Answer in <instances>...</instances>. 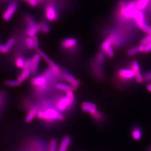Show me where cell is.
<instances>
[{
  "mask_svg": "<svg viewBox=\"0 0 151 151\" xmlns=\"http://www.w3.org/2000/svg\"><path fill=\"white\" fill-rule=\"evenodd\" d=\"M57 79L59 80L49 68L41 74L33 77L30 80V84L36 96H41L49 91L51 85L55 82Z\"/></svg>",
  "mask_w": 151,
  "mask_h": 151,
  "instance_id": "6da1fadb",
  "label": "cell"
},
{
  "mask_svg": "<svg viewBox=\"0 0 151 151\" xmlns=\"http://www.w3.org/2000/svg\"><path fill=\"white\" fill-rule=\"evenodd\" d=\"M52 100L54 107L60 112H64L69 109H71L74 104L66 94L55 95Z\"/></svg>",
  "mask_w": 151,
  "mask_h": 151,
  "instance_id": "7a4b0ae2",
  "label": "cell"
},
{
  "mask_svg": "<svg viewBox=\"0 0 151 151\" xmlns=\"http://www.w3.org/2000/svg\"><path fill=\"white\" fill-rule=\"evenodd\" d=\"M44 15L45 20L49 22H55L59 18V11L50 2H47L44 8Z\"/></svg>",
  "mask_w": 151,
  "mask_h": 151,
  "instance_id": "3957f363",
  "label": "cell"
},
{
  "mask_svg": "<svg viewBox=\"0 0 151 151\" xmlns=\"http://www.w3.org/2000/svg\"><path fill=\"white\" fill-rule=\"evenodd\" d=\"M43 110L44 111L43 120L48 122H52L55 120H63L64 119L62 114L55 107H49Z\"/></svg>",
  "mask_w": 151,
  "mask_h": 151,
  "instance_id": "277c9868",
  "label": "cell"
},
{
  "mask_svg": "<svg viewBox=\"0 0 151 151\" xmlns=\"http://www.w3.org/2000/svg\"><path fill=\"white\" fill-rule=\"evenodd\" d=\"M18 7V1L16 0H12L2 13V20L5 22L9 21L17 11Z\"/></svg>",
  "mask_w": 151,
  "mask_h": 151,
  "instance_id": "5b68a950",
  "label": "cell"
},
{
  "mask_svg": "<svg viewBox=\"0 0 151 151\" xmlns=\"http://www.w3.org/2000/svg\"><path fill=\"white\" fill-rule=\"evenodd\" d=\"M78 45V41L74 38H67L63 39L61 47L64 51H72Z\"/></svg>",
  "mask_w": 151,
  "mask_h": 151,
  "instance_id": "8992f818",
  "label": "cell"
},
{
  "mask_svg": "<svg viewBox=\"0 0 151 151\" xmlns=\"http://www.w3.org/2000/svg\"><path fill=\"white\" fill-rule=\"evenodd\" d=\"M118 75L120 79L126 81L132 80L134 78L135 73L131 68H123L118 71Z\"/></svg>",
  "mask_w": 151,
  "mask_h": 151,
  "instance_id": "52a82bcc",
  "label": "cell"
},
{
  "mask_svg": "<svg viewBox=\"0 0 151 151\" xmlns=\"http://www.w3.org/2000/svg\"><path fill=\"white\" fill-rule=\"evenodd\" d=\"M40 57L38 53L35 54L32 57V61H31V64L30 66V71L31 74H35L36 73L38 72V68H39V65L40 61Z\"/></svg>",
  "mask_w": 151,
  "mask_h": 151,
  "instance_id": "ba28073f",
  "label": "cell"
},
{
  "mask_svg": "<svg viewBox=\"0 0 151 151\" xmlns=\"http://www.w3.org/2000/svg\"><path fill=\"white\" fill-rule=\"evenodd\" d=\"M40 31V28L39 23H37L36 24L33 26L26 27L25 30V33L26 36L30 37L35 36Z\"/></svg>",
  "mask_w": 151,
  "mask_h": 151,
  "instance_id": "9c48e42d",
  "label": "cell"
},
{
  "mask_svg": "<svg viewBox=\"0 0 151 151\" xmlns=\"http://www.w3.org/2000/svg\"><path fill=\"white\" fill-rule=\"evenodd\" d=\"M62 80L68 83L71 85L72 84L77 80L70 72L62 68V73H61Z\"/></svg>",
  "mask_w": 151,
  "mask_h": 151,
  "instance_id": "30bf717a",
  "label": "cell"
},
{
  "mask_svg": "<svg viewBox=\"0 0 151 151\" xmlns=\"http://www.w3.org/2000/svg\"><path fill=\"white\" fill-rule=\"evenodd\" d=\"M38 110L39 109L36 107H33L29 110L25 118V121L27 123H29L34 120L36 116H37Z\"/></svg>",
  "mask_w": 151,
  "mask_h": 151,
  "instance_id": "8fae6325",
  "label": "cell"
},
{
  "mask_svg": "<svg viewBox=\"0 0 151 151\" xmlns=\"http://www.w3.org/2000/svg\"><path fill=\"white\" fill-rule=\"evenodd\" d=\"M31 74V73L30 68L23 69L20 73L18 74L17 80L22 84L25 80H27L29 77V76Z\"/></svg>",
  "mask_w": 151,
  "mask_h": 151,
  "instance_id": "7c38bea8",
  "label": "cell"
},
{
  "mask_svg": "<svg viewBox=\"0 0 151 151\" xmlns=\"http://www.w3.org/2000/svg\"><path fill=\"white\" fill-rule=\"evenodd\" d=\"M137 8L144 11L151 5V0H136L135 1Z\"/></svg>",
  "mask_w": 151,
  "mask_h": 151,
  "instance_id": "4fadbf2b",
  "label": "cell"
},
{
  "mask_svg": "<svg viewBox=\"0 0 151 151\" xmlns=\"http://www.w3.org/2000/svg\"><path fill=\"white\" fill-rule=\"evenodd\" d=\"M16 42V39L14 37L10 38L9 39L7 40L6 43L3 45V54L8 53L11 49L12 48L14 45L15 44Z\"/></svg>",
  "mask_w": 151,
  "mask_h": 151,
  "instance_id": "5bb4252c",
  "label": "cell"
},
{
  "mask_svg": "<svg viewBox=\"0 0 151 151\" xmlns=\"http://www.w3.org/2000/svg\"><path fill=\"white\" fill-rule=\"evenodd\" d=\"M25 59H24L23 55H21L18 53L15 56V59H14V63L15 66L18 68L23 70L24 67Z\"/></svg>",
  "mask_w": 151,
  "mask_h": 151,
  "instance_id": "9a60e30c",
  "label": "cell"
},
{
  "mask_svg": "<svg viewBox=\"0 0 151 151\" xmlns=\"http://www.w3.org/2000/svg\"><path fill=\"white\" fill-rule=\"evenodd\" d=\"M144 49H145V45L140 44V45H139L138 46H137L135 47H133V48L129 49L127 52V54L129 56H132L138 53L144 52Z\"/></svg>",
  "mask_w": 151,
  "mask_h": 151,
  "instance_id": "2e32d148",
  "label": "cell"
},
{
  "mask_svg": "<svg viewBox=\"0 0 151 151\" xmlns=\"http://www.w3.org/2000/svg\"><path fill=\"white\" fill-rule=\"evenodd\" d=\"M71 143V138L69 136H65L63 138L62 142L58 151H66Z\"/></svg>",
  "mask_w": 151,
  "mask_h": 151,
  "instance_id": "e0dca14e",
  "label": "cell"
},
{
  "mask_svg": "<svg viewBox=\"0 0 151 151\" xmlns=\"http://www.w3.org/2000/svg\"><path fill=\"white\" fill-rule=\"evenodd\" d=\"M55 88L57 89V90H59L61 91L66 92L68 91L72 90L71 86L65 84V83H57L55 85Z\"/></svg>",
  "mask_w": 151,
  "mask_h": 151,
  "instance_id": "ac0fdd59",
  "label": "cell"
},
{
  "mask_svg": "<svg viewBox=\"0 0 151 151\" xmlns=\"http://www.w3.org/2000/svg\"><path fill=\"white\" fill-rule=\"evenodd\" d=\"M40 31L44 34H47L50 32V26L48 23L44 20H42L39 23Z\"/></svg>",
  "mask_w": 151,
  "mask_h": 151,
  "instance_id": "d6986e66",
  "label": "cell"
},
{
  "mask_svg": "<svg viewBox=\"0 0 151 151\" xmlns=\"http://www.w3.org/2000/svg\"><path fill=\"white\" fill-rule=\"evenodd\" d=\"M24 44L29 50L31 51L34 49L33 37H30L27 36V37L24 39Z\"/></svg>",
  "mask_w": 151,
  "mask_h": 151,
  "instance_id": "ffe728a7",
  "label": "cell"
},
{
  "mask_svg": "<svg viewBox=\"0 0 151 151\" xmlns=\"http://www.w3.org/2000/svg\"><path fill=\"white\" fill-rule=\"evenodd\" d=\"M132 137L134 140L139 141L142 137V132L140 128H135L132 133Z\"/></svg>",
  "mask_w": 151,
  "mask_h": 151,
  "instance_id": "44dd1931",
  "label": "cell"
},
{
  "mask_svg": "<svg viewBox=\"0 0 151 151\" xmlns=\"http://www.w3.org/2000/svg\"><path fill=\"white\" fill-rule=\"evenodd\" d=\"M4 83L5 85L9 86V87H19L21 85V83L18 82V80H6L4 82Z\"/></svg>",
  "mask_w": 151,
  "mask_h": 151,
  "instance_id": "7402d4cb",
  "label": "cell"
},
{
  "mask_svg": "<svg viewBox=\"0 0 151 151\" xmlns=\"http://www.w3.org/2000/svg\"><path fill=\"white\" fill-rule=\"evenodd\" d=\"M36 53L39 54V55H40V58L44 61L45 62H46L50 58H49V57L43 51H42V50H40V49H38V50L36 51Z\"/></svg>",
  "mask_w": 151,
  "mask_h": 151,
  "instance_id": "603a6c76",
  "label": "cell"
},
{
  "mask_svg": "<svg viewBox=\"0 0 151 151\" xmlns=\"http://www.w3.org/2000/svg\"><path fill=\"white\" fill-rule=\"evenodd\" d=\"M96 59L97 63L100 64H102L104 62V60H105V54L103 53V52H100L96 55Z\"/></svg>",
  "mask_w": 151,
  "mask_h": 151,
  "instance_id": "cb8c5ba5",
  "label": "cell"
},
{
  "mask_svg": "<svg viewBox=\"0 0 151 151\" xmlns=\"http://www.w3.org/2000/svg\"><path fill=\"white\" fill-rule=\"evenodd\" d=\"M134 78L138 83H142L144 81V77L141 73V72H138L135 73Z\"/></svg>",
  "mask_w": 151,
  "mask_h": 151,
  "instance_id": "d4e9b609",
  "label": "cell"
},
{
  "mask_svg": "<svg viewBox=\"0 0 151 151\" xmlns=\"http://www.w3.org/2000/svg\"><path fill=\"white\" fill-rule=\"evenodd\" d=\"M131 69H132L134 73L140 72V66L139 63L137 61H133L131 64Z\"/></svg>",
  "mask_w": 151,
  "mask_h": 151,
  "instance_id": "484cf974",
  "label": "cell"
},
{
  "mask_svg": "<svg viewBox=\"0 0 151 151\" xmlns=\"http://www.w3.org/2000/svg\"><path fill=\"white\" fill-rule=\"evenodd\" d=\"M150 42H151V34H148V36H146V37L143 38L141 40L140 43L141 44L146 45Z\"/></svg>",
  "mask_w": 151,
  "mask_h": 151,
  "instance_id": "4316f807",
  "label": "cell"
},
{
  "mask_svg": "<svg viewBox=\"0 0 151 151\" xmlns=\"http://www.w3.org/2000/svg\"><path fill=\"white\" fill-rule=\"evenodd\" d=\"M27 3L31 8H36L38 5V1L37 0H25Z\"/></svg>",
  "mask_w": 151,
  "mask_h": 151,
  "instance_id": "83f0119b",
  "label": "cell"
},
{
  "mask_svg": "<svg viewBox=\"0 0 151 151\" xmlns=\"http://www.w3.org/2000/svg\"><path fill=\"white\" fill-rule=\"evenodd\" d=\"M104 52L107 54V57H109L110 58H113L114 57V51H113L111 46L107 48Z\"/></svg>",
  "mask_w": 151,
  "mask_h": 151,
  "instance_id": "f1b7e54d",
  "label": "cell"
},
{
  "mask_svg": "<svg viewBox=\"0 0 151 151\" xmlns=\"http://www.w3.org/2000/svg\"><path fill=\"white\" fill-rule=\"evenodd\" d=\"M57 141L55 139H52L50 142L49 151H56L57 148Z\"/></svg>",
  "mask_w": 151,
  "mask_h": 151,
  "instance_id": "f546056e",
  "label": "cell"
},
{
  "mask_svg": "<svg viewBox=\"0 0 151 151\" xmlns=\"http://www.w3.org/2000/svg\"><path fill=\"white\" fill-rule=\"evenodd\" d=\"M31 61H32V57H29V58L26 59L23 69L30 68L31 64Z\"/></svg>",
  "mask_w": 151,
  "mask_h": 151,
  "instance_id": "4dcf8cb0",
  "label": "cell"
},
{
  "mask_svg": "<svg viewBox=\"0 0 151 151\" xmlns=\"http://www.w3.org/2000/svg\"><path fill=\"white\" fill-rule=\"evenodd\" d=\"M80 84V80H76L71 85L72 90L73 91H75L76 90L77 88L79 87V85Z\"/></svg>",
  "mask_w": 151,
  "mask_h": 151,
  "instance_id": "1f68e13d",
  "label": "cell"
},
{
  "mask_svg": "<svg viewBox=\"0 0 151 151\" xmlns=\"http://www.w3.org/2000/svg\"><path fill=\"white\" fill-rule=\"evenodd\" d=\"M33 44H34V50H38L39 49V41L37 36H36L33 37Z\"/></svg>",
  "mask_w": 151,
  "mask_h": 151,
  "instance_id": "d6a6232c",
  "label": "cell"
},
{
  "mask_svg": "<svg viewBox=\"0 0 151 151\" xmlns=\"http://www.w3.org/2000/svg\"><path fill=\"white\" fill-rule=\"evenodd\" d=\"M143 77H144V80L151 81V71L147 72V73H146L144 75Z\"/></svg>",
  "mask_w": 151,
  "mask_h": 151,
  "instance_id": "836d02e7",
  "label": "cell"
},
{
  "mask_svg": "<svg viewBox=\"0 0 151 151\" xmlns=\"http://www.w3.org/2000/svg\"><path fill=\"white\" fill-rule=\"evenodd\" d=\"M151 52V42L145 45L144 53H149Z\"/></svg>",
  "mask_w": 151,
  "mask_h": 151,
  "instance_id": "e575fe53",
  "label": "cell"
},
{
  "mask_svg": "<svg viewBox=\"0 0 151 151\" xmlns=\"http://www.w3.org/2000/svg\"><path fill=\"white\" fill-rule=\"evenodd\" d=\"M3 44L0 42V53L3 54Z\"/></svg>",
  "mask_w": 151,
  "mask_h": 151,
  "instance_id": "d590c367",
  "label": "cell"
},
{
  "mask_svg": "<svg viewBox=\"0 0 151 151\" xmlns=\"http://www.w3.org/2000/svg\"><path fill=\"white\" fill-rule=\"evenodd\" d=\"M147 89L148 91H149L150 92H151V83H148L147 85Z\"/></svg>",
  "mask_w": 151,
  "mask_h": 151,
  "instance_id": "8d00e7d4",
  "label": "cell"
},
{
  "mask_svg": "<svg viewBox=\"0 0 151 151\" xmlns=\"http://www.w3.org/2000/svg\"><path fill=\"white\" fill-rule=\"evenodd\" d=\"M11 0H0V2H4L6 1H10Z\"/></svg>",
  "mask_w": 151,
  "mask_h": 151,
  "instance_id": "74e56055",
  "label": "cell"
},
{
  "mask_svg": "<svg viewBox=\"0 0 151 151\" xmlns=\"http://www.w3.org/2000/svg\"><path fill=\"white\" fill-rule=\"evenodd\" d=\"M38 1V2L39 3V2H42V1H46V0H37Z\"/></svg>",
  "mask_w": 151,
  "mask_h": 151,
  "instance_id": "f35d334b",
  "label": "cell"
}]
</instances>
